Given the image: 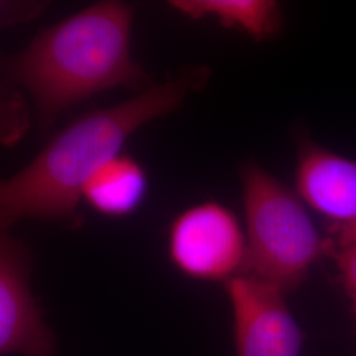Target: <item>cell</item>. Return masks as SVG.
Returning a JSON list of instances; mask_svg holds the SVG:
<instances>
[{
  "instance_id": "1",
  "label": "cell",
  "mask_w": 356,
  "mask_h": 356,
  "mask_svg": "<svg viewBox=\"0 0 356 356\" xmlns=\"http://www.w3.org/2000/svg\"><path fill=\"white\" fill-rule=\"evenodd\" d=\"M209 69H188L140 90L114 106L79 116L60 131L38 156L0 186V226L22 219L64 220L78 225V204L90 178L120 154L129 136L157 118L175 113L201 89Z\"/></svg>"
},
{
  "instance_id": "2",
  "label": "cell",
  "mask_w": 356,
  "mask_h": 356,
  "mask_svg": "<svg viewBox=\"0 0 356 356\" xmlns=\"http://www.w3.org/2000/svg\"><path fill=\"white\" fill-rule=\"evenodd\" d=\"M134 7L98 1L41 31L4 60L6 79L26 90L44 127L57 115L119 86L145 89L147 74L131 54Z\"/></svg>"
},
{
  "instance_id": "3",
  "label": "cell",
  "mask_w": 356,
  "mask_h": 356,
  "mask_svg": "<svg viewBox=\"0 0 356 356\" xmlns=\"http://www.w3.org/2000/svg\"><path fill=\"white\" fill-rule=\"evenodd\" d=\"M245 214V273L289 293L309 276L330 239H323L302 200L263 166L248 161L241 168Z\"/></svg>"
},
{
  "instance_id": "4",
  "label": "cell",
  "mask_w": 356,
  "mask_h": 356,
  "mask_svg": "<svg viewBox=\"0 0 356 356\" xmlns=\"http://www.w3.org/2000/svg\"><path fill=\"white\" fill-rule=\"evenodd\" d=\"M166 254L172 266L188 279L225 285L245 273V231L225 204H191L172 220Z\"/></svg>"
},
{
  "instance_id": "5",
  "label": "cell",
  "mask_w": 356,
  "mask_h": 356,
  "mask_svg": "<svg viewBox=\"0 0 356 356\" xmlns=\"http://www.w3.org/2000/svg\"><path fill=\"white\" fill-rule=\"evenodd\" d=\"M236 356H301L304 337L285 293L251 275L225 284Z\"/></svg>"
},
{
  "instance_id": "6",
  "label": "cell",
  "mask_w": 356,
  "mask_h": 356,
  "mask_svg": "<svg viewBox=\"0 0 356 356\" xmlns=\"http://www.w3.org/2000/svg\"><path fill=\"white\" fill-rule=\"evenodd\" d=\"M33 256L26 243L1 229L0 354L51 356L56 337L31 288Z\"/></svg>"
},
{
  "instance_id": "7",
  "label": "cell",
  "mask_w": 356,
  "mask_h": 356,
  "mask_svg": "<svg viewBox=\"0 0 356 356\" xmlns=\"http://www.w3.org/2000/svg\"><path fill=\"white\" fill-rule=\"evenodd\" d=\"M294 179L298 197L330 220L331 232L356 227V161L301 140Z\"/></svg>"
},
{
  "instance_id": "8",
  "label": "cell",
  "mask_w": 356,
  "mask_h": 356,
  "mask_svg": "<svg viewBox=\"0 0 356 356\" xmlns=\"http://www.w3.org/2000/svg\"><path fill=\"white\" fill-rule=\"evenodd\" d=\"M147 191L148 176L144 166L120 153L90 178L82 200L101 216L124 218L140 207Z\"/></svg>"
},
{
  "instance_id": "9",
  "label": "cell",
  "mask_w": 356,
  "mask_h": 356,
  "mask_svg": "<svg viewBox=\"0 0 356 356\" xmlns=\"http://www.w3.org/2000/svg\"><path fill=\"white\" fill-rule=\"evenodd\" d=\"M169 4L189 19H216L256 41L276 36L282 26L280 4L273 0H172Z\"/></svg>"
},
{
  "instance_id": "10",
  "label": "cell",
  "mask_w": 356,
  "mask_h": 356,
  "mask_svg": "<svg viewBox=\"0 0 356 356\" xmlns=\"http://www.w3.org/2000/svg\"><path fill=\"white\" fill-rule=\"evenodd\" d=\"M331 234L330 256L335 260L339 279L356 313V227L338 229Z\"/></svg>"
}]
</instances>
